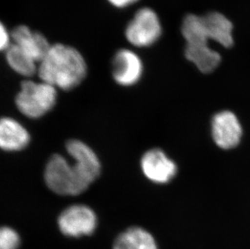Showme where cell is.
Listing matches in <instances>:
<instances>
[{
  "instance_id": "8",
  "label": "cell",
  "mask_w": 250,
  "mask_h": 249,
  "mask_svg": "<svg viewBox=\"0 0 250 249\" xmlns=\"http://www.w3.org/2000/svg\"><path fill=\"white\" fill-rule=\"evenodd\" d=\"M111 64L113 80L123 87L136 84L144 73L141 59L129 49H121L116 52Z\"/></svg>"
},
{
  "instance_id": "9",
  "label": "cell",
  "mask_w": 250,
  "mask_h": 249,
  "mask_svg": "<svg viewBox=\"0 0 250 249\" xmlns=\"http://www.w3.org/2000/svg\"><path fill=\"white\" fill-rule=\"evenodd\" d=\"M140 165L144 176L153 183H168L177 172V165L161 149L147 150Z\"/></svg>"
},
{
  "instance_id": "14",
  "label": "cell",
  "mask_w": 250,
  "mask_h": 249,
  "mask_svg": "<svg viewBox=\"0 0 250 249\" xmlns=\"http://www.w3.org/2000/svg\"><path fill=\"white\" fill-rule=\"evenodd\" d=\"M113 249H158L155 238L144 228H128L116 238Z\"/></svg>"
},
{
  "instance_id": "16",
  "label": "cell",
  "mask_w": 250,
  "mask_h": 249,
  "mask_svg": "<svg viewBox=\"0 0 250 249\" xmlns=\"http://www.w3.org/2000/svg\"><path fill=\"white\" fill-rule=\"evenodd\" d=\"M21 237L12 228L0 227V249H19Z\"/></svg>"
},
{
  "instance_id": "4",
  "label": "cell",
  "mask_w": 250,
  "mask_h": 249,
  "mask_svg": "<svg viewBox=\"0 0 250 249\" xmlns=\"http://www.w3.org/2000/svg\"><path fill=\"white\" fill-rule=\"evenodd\" d=\"M56 87L47 83L24 80L16 97L17 108L28 118H40L49 113L56 104Z\"/></svg>"
},
{
  "instance_id": "18",
  "label": "cell",
  "mask_w": 250,
  "mask_h": 249,
  "mask_svg": "<svg viewBox=\"0 0 250 249\" xmlns=\"http://www.w3.org/2000/svg\"><path fill=\"white\" fill-rule=\"evenodd\" d=\"M107 1L113 7L123 9L132 4H135V2H137L139 0H107Z\"/></svg>"
},
{
  "instance_id": "7",
  "label": "cell",
  "mask_w": 250,
  "mask_h": 249,
  "mask_svg": "<svg viewBox=\"0 0 250 249\" xmlns=\"http://www.w3.org/2000/svg\"><path fill=\"white\" fill-rule=\"evenodd\" d=\"M213 140L220 148L230 150L238 146L243 129L238 118L231 111L216 113L211 122Z\"/></svg>"
},
{
  "instance_id": "6",
  "label": "cell",
  "mask_w": 250,
  "mask_h": 249,
  "mask_svg": "<svg viewBox=\"0 0 250 249\" xmlns=\"http://www.w3.org/2000/svg\"><path fill=\"white\" fill-rule=\"evenodd\" d=\"M59 230L68 237L91 235L97 227V216L86 205H73L62 212L58 219Z\"/></svg>"
},
{
  "instance_id": "12",
  "label": "cell",
  "mask_w": 250,
  "mask_h": 249,
  "mask_svg": "<svg viewBox=\"0 0 250 249\" xmlns=\"http://www.w3.org/2000/svg\"><path fill=\"white\" fill-rule=\"evenodd\" d=\"M30 142V134L14 118H0V149L4 151L24 150Z\"/></svg>"
},
{
  "instance_id": "13",
  "label": "cell",
  "mask_w": 250,
  "mask_h": 249,
  "mask_svg": "<svg viewBox=\"0 0 250 249\" xmlns=\"http://www.w3.org/2000/svg\"><path fill=\"white\" fill-rule=\"evenodd\" d=\"M206 33L209 40H212L224 47L233 45L231 22L220 12H212L202 17Z\"/></svg>"
},
{
  "instance_id": "15",
  "label": "cell",
  "mask_w": 250,
  "mask_h": 249,
  "mask_svg": "<svg viewBox=\"0 0 250 249\" xmlns=\"http://www.w3.org/2000/svg\"><path fill=\"white\" fill-rule=\"evenodd\" d=\"M5 56L8 66L18 75L32 77L38 73V62L13 43L5 51Z\"/></svg>"
},
{
  "instance_id": "5",
  "label": "cell",
  "mask_w": 250,
  "mask_h": 249,
  "mask_svg": "<svg viewBox=\"0 0 250 249\" xmlns=\"http://www.w3.org/2000/svg\"><path fill=\"white\" fill-rule=\"evenodd\" d=\"M162 26L156 12L143 7L136 12L128 23L125 36L130 45L138 48L148 47L161 38Z\"/></svg>"
},
{
  "instance_id": "11",
  "label": "cell",
  "mask_w": 250,
  "mask_h": 249,
  "mask_svg": "<svg viewBox=\"0 0 250 249\" xmlns=\"http://www.w3.org/2000/svg\"><path fill=\"white\" fill-rule=\"evenodd\" d=\"M66 151L74 163L93 182L99 176L102 166L97 154L83 142L72 139L67 142Z\"/></svg>"
},
{
  "instance_id": "3",
  "label": "cell",
  "mask_w": 250,
  "mask_h": 249,
  "mask_svg": "<svg viewBox=\"0 0 250 249\" xmlns=\"http://www.w3.org/2000/svg\"><path fill=\"white\" fill-rule=\"evenodd\" d=\"M44 177L48 188L62 196L79 195L92 184L75 163L71 165L59 154L50 157L45 166Z\"/></svg>"
},
{
  "instance_id": "17",
  "label": "cell",
  "mask_w": 250,
  "mask_h": 249,
  "mask_svg": "<svg viewBox=\"0 0 250 249\" xmlns=\"http://www.w3.org/2000/svg\"><path fill=\"white\" fill-rule=\"evenodd\" d=\"M12 44L11 32L0 21V52H5Z\"/></svg>"
},
{
  "instance_id": "1",
  "label": "cell",
  "mask_w": 250,
  "mask_h": 249,
  "mask_svg": "<svg viewBox=\"0 0 250 249\" xmlns=\"http://www.w3.org/2000/svg\"><path fill=\"white\" fill-rule=\"evenodd\" d=\"M87 73V63L81 52L62 43L51 45L47 54L38 64L40 80L57 89L68 91L78 87Z\"/></svg>"
},
{
  "instance_id": "2",
  "label": "cell",
  "mask_w": 250,
  "mask_h": 249,
  "mask_svg": "<svg viewBox=\"0 0 250 249\" xmlns=\"http://www.w3.org/2000/svg\"><path fill=\"white\" fill-rule=\"evenodd\" d=\"M182 35L187 42L185 55L203 73L215 71L220 65L221 57L209 46L208 38L202 17L188 15L182 25Z\"/></svg>"
},
{
  "instance_id": "10",
  "label": "cell",
  "mask_w": 250,
  "mask_h": 249,
  "mask_svg": "<svg viewBox=\"0 0 250 249\" xmlns=\"http://www.w3.org/2000/svg\"><path fill=\"white\" fill-rule=\"evenodd\" d=\"M12 43L28 54L38 64L51 47L45 36L27 25H18L11 32Z\"/></svg>"
}]
</instances>
